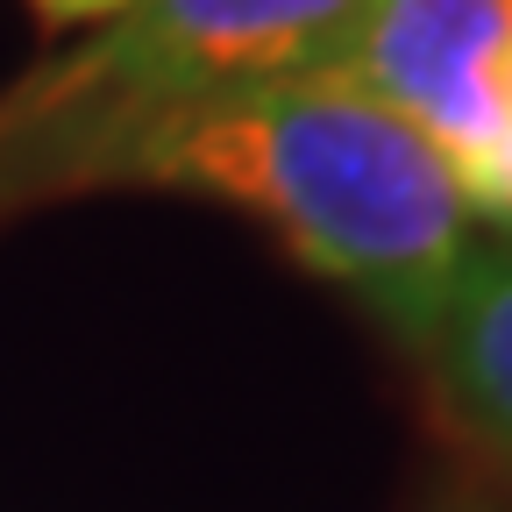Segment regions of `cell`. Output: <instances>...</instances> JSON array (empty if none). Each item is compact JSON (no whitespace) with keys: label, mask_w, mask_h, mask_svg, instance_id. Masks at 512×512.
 I'll return each instance as SVG.
<instances>
[{"label":"cell","mask_w":512,"mask_h":512,"mask_svg":"<svg viewBox=\"0 0 512 512\" xmlns=\"http://www.w3.org/2000/svg\"><path fill=\"white\" fill-rule=\"evenodd\" d=\"M128 0H29V15L43 22V29H79V22H107V15H121Z\"/></svg>","instance_id":"5b68a950"},{"label":"cell","mask_w":512,"mask_h":512,"mask_svg":"<svg viewBox=\"0 0 512 512\" xmlns=\"http://www.w3.org/2000/svg\"><path fill=\"white\" fill-rule=\"evenodd\" d=\"M434 392L512 470V235L470 242L456 285L413 342Z\"/></svg>","instance_id":"277c9868"},{"label":"cell","mask_w":512,"mask_h":512,"mask_svg":"<svg viewBox=\"0 0 512 512\" xmlns=\"http://www.w3.org/2000/svg\"><path fill=\"white\" fill-rule=\"evenodd\" d=\"M370 0H128L100 36L0 86V221L128 192L171 128L328 72Z\"/></svg>","instance_id":"7a4b0ae2"},{"label":"cell","mask_w":512,"mask_h":512,"mask_svg":"<svg viewBox=\"0 0 512 512\" xmlns=\"http://www.w3.org/2000/svg\"><path fill=\"white\" fill-rule=\"evenodd\" d=\"M128 192H192L249 214L292 264L420 342L470 256V207L413 128L335 72H299L171 128Z\"/></svg>","instance_id":"6da1fadb"},{"label":"cell","mask_w":512,"mask_h":512,"mask_svg":"<svg viewBox=\"0 0 512 512\" xmlns=\"http://www.w3.org/2000/svg\"><path fill=\"white\" fill-rule=\"evenodd\" d=\"M328 72L441 157L470 221L512 235V0H370Z\"/></svg>","instance_id":"3957f363"}]
</instances>
